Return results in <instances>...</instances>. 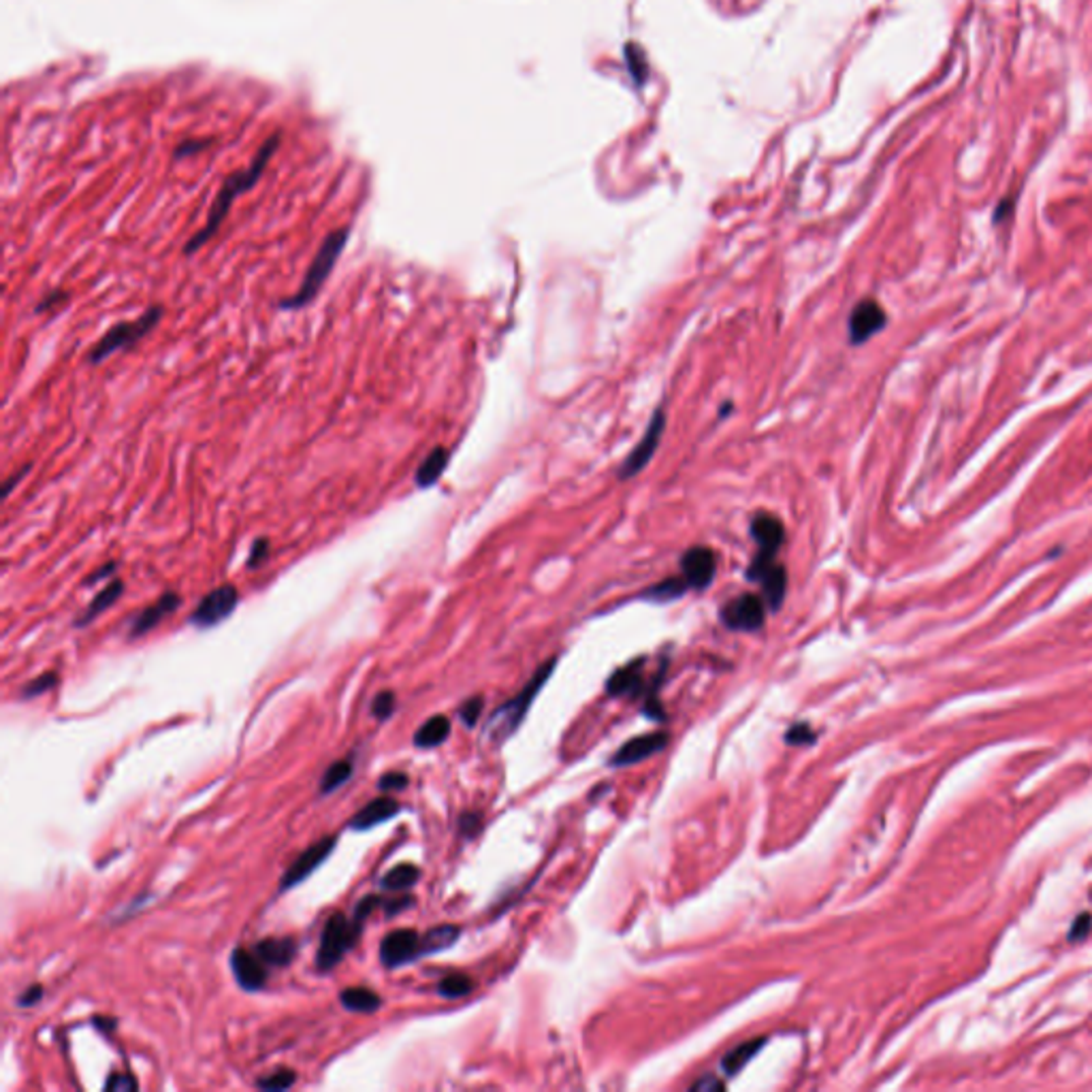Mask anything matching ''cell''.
Returning <instances> with one entry per match:
<instances>
[{
  "label": "cell",
  "instance_id": "25",
  "mask_svg": "<svg viewBox=\"0 0 1092 1092\" xmlns=\"http://www.w3.org/2000/svg\"><path fill=\"white\" fill-rule=\"evenodd\" d=\"M420 879V870L415 865H397L380 879V888L389 892H402L415 888Z\"/></svg>",
  "mask_w": 1092,
  "mask_h": 1092
},
{
  "label": "cell",
  "instance_id": "35",
  "mask_svg": "<svg viewBox=\"0 0 1092 1092\" xmlns=\"http://www.w3.org/2000/svg\"><path fill=\"white\" fill-rule=\"evenodd\" d=\"M786 742H788V744H794V747H803V744H811V742H815V732H813L811 726L804 724V722L794 724V726L788 730Z\"/></svg>",
  "mask_w": 1092,
  "mask_h": 1092
},
{
  "label": "cell",
  "instance_id": "22",
  "mask_svg": "<svg viewBox=\"0 0 1092 1092\" xmlns=\"http://www.w3.org/2000/svg\"><path fill=\"white\" fill-rule=\"evenodd\" d=\"M252 952L259 956L267 967H289L297 954V943L292 939H263L256 943Z\"/></svg>",
  "mask_w": 1092,
  "mask_h": 1092
},
{
  "label": "cell",
  "instance_id": "2",
  "mask_svg": "<svg viewBox=\"0 0 1092 1092\" xmlns=\"http://www.w3.org/2000/svg\"><path fill=\"white\" fill-rule=\"evenodd\" d=\"M351 237V228L344 226V228H336L333 233H329L325 237V241L320 243V248L316 252V256L312 259L310 267H307V272L303 276V282L297 292H292L290 297H285L278 307L280 310H301V307L310 305L316 297L318 292L323 290L325 282L329 280V276L333 274V269H336V263L342 256L346 243H349Z\"/></svg>",
  "mask_w": 1092,
  "mask_h": 1092
},
{
  "label": "cell",
  "instance_id": "32",
  "mask_svg": "<svg viewBox=\"0 0 1092 1092\" xmlns=\"http://www.w3.org/2000/svg\"><path fill=\"white\" fill-rule=\"evenodd\" d=\"M294 1082H297V1073L290 1071V1069H278L272 1075H265L263 1080L256 1082V1086H259L261 1090H287Z\"/></svg>",
  "mask_w": 1092,
  "mask_h": 1092
},
{
  "label": "cell",
  "instance_id": "41",
  "mask_svg": "<svg viewBox=\"0 0 1092 1092\" xmlns=\"http://www.w3.org/2000/svg\"><path fill=\"white\" fill-rule=\"evenodd\" d=\"M41 998H43V986H41V984H32V986L26 988V991L20 995L18 1005H20V1007H34Z\"/></svg>",
  "mask_w": 1092,
  "mask_h": 1092
},
{
  "label": "cell",
  "instance_id": "40",
  "mask_svg": "<svg viewBox=\"0 0 1092 1092\" xmlns=\"http://www.w3.org/2000/svg\"><path fill=\"white\" fill-rule=\"evenodd\" d=\"M408 786V775L404 773H387L382 775L378 781V788L389 792V790H404Z\"/></svg>",
  "mask_w": 1092,
  "mask_h": 1092
},
{
  "label": "cell",
  "instance_id": "21",
  "mask_svg": "<svg viewBox=\"0 0 1092 1092\" xmlns=\"http://www.w3.org/2000/svg\"><path fill=\"white\" fill-rule=\"evenodd\" d=\"M448 461H451V453H448V448L444 446H435L429 451V455L420 461L417 472H415V484L418 489H431V486L442 479V474L448 468Z\"/></svg>",
  "mask_w": 1092,
  "mask_h": 1092
},
{
  "label": "cell",
  "instance_id": "16",
  "mask_svg": "<svg viewBox=\"0 0 1092 1092\" xmlns=\"http://www.w3.org/2000/svg\"><path fill=\"white\" fill-rule=\"evenodd\" d=\"M179 607H182V598H179L175 591H166V594H162L157 602L150 604L148 609H144L135 616V619L131 621V627H128V638L135 640V638L146 636L162 619H166V616L173 614Z\"/></svg>",
  "mask_w": 1092,
  "mask_h": 1092
},
{
  "label": "cell",
  "instance_id": "38",
  "mask_svg": "<svg viewBox=\"0 0 1092 1092\" xmlns=\"http://www.w3.org/2000/svg\"><path fill=\"white\" fill-rule=\"evenodd\" d=\"M139 1088L137 1080L133 1075H120V1073H113L109 1075V1080L105 1082V1090L109 1092H135Z\"/></svg>",
  "mask_w": 1092,
  "mask_h": 1092
},
{
  "label": "cell",
  "instance_id": "26",
  "mask_svg": "<svg viewBox=\"0 0 1092 1092\" xmlns=\"http://www.w3.org/2000/svg\"><path fill=\"white\" fill-rule=\"evenodd\" d=\"M459 934H461L459 927H453V924H444V927L431 929L429 932L422 934V956H431L435 952H442V949L455 945Z\"/></svg>",
  "mask_w": 1092,
  "mask_h": 1092
},
{
  "label": "cell",
  "instance_id": "14",
  "mask_svg": "<svg viewBox=\"0 0 1092 1092\" xmlns=\"http://www.w3.org/2000/svg\"><path fill=\"white\" fill-rule=\"evenodd\" d=\"M230 969L237 984L248 993H259L267 984V969L265 962L246 947H235L230 952Z\"/></svg>",
  "mask_w": 1092,
  "mask_h": 1092
},
{
  "label": "cell",
  "instance_id": "27",
  "mask_svg": "<svg viewBox=\"0 0 1092 1092\" xmlns=\"http://www.w3.org/2000/svg\"><path fill=\"white\" fill-rule=\"evenodd\" d=\"M689 591V585L683 576H671L666 578V581L658 583V585H651L645 594H642V600H651V602H673L683 598Z\"/></svg>",
  "mask_w": 1092,
  "mask_h": 1092
},
{
  "label": "cell",
  "instance_id": "20",
  "mask_svg": "<svg viewBox=\"0 0 1092 1092\" xmlns=\"http://www.w3.org/2000/svg\"><path fill=\"white\" fill-rule=\"evenodd\" d=\"M124 594V581L122 578H113L111 583H107L102 587L98 594L93 598V602L88 604L86 610L77 616L75 619V627H84L93 623L96 616H100L105 610H109L115 602L120 600V596Z\"/></svg>",
  "mask_w": 1092,
  "mask_h": 1092
},
{
  "label": "cell",
  "instance_id": "12",
  "mask_svg": "<svg viewBox=\"0 0 1092 1092\" xmlns=\"http://www.w3.org/2000/svg\"><path fill=\"white\" fill-rule=\"evenodd\" d=\"M888 325V314L875 299H863L860 301L847 320V333H850V342L860 346L868 342L872 336Z\"/></svg>",
  "mask_w": 1092,
  "mask_h": 1092
},
{
  "label": "cell",
  "instance_id": "11",
  "mask_svg": "<svg viewBox=\"0 0 1092 1092\" xmlns=\"http://www.w3.org/2000/svg\"><path fill=\"white\" fill-rule=\"evenodd\" d=\"M336 845H338L336 837H325V839H320L314 845L307 847V850L301 852V856L287 868L285 875H282L280 890L282 892L292 890L294 885H299L301 881H305L307 877H310L312 872L331 856V852L336 850Z\"/></svg>",
  "mask_w": 1092,
  "mask_h": 1092
},
{
  "label": "cell",
  "instance_id": "34",
  "mask_svg": "<svg viewBox=\"0 0 1092 1092\" xmlns=\"http://www.w3.org/2000/svg\"><path fill=\"white\" fill-rule=\"evenodd\" d=\"M269 552H272V543H269V538H256L250 546L246 565L250 570L261 568V565L269 559Z\"/></svg>",
  "mask_w": 1092,
  "mask_h": 1092
},
{
  "label": "cell",
  "instance_id": "6",
  "mask_svg": "<svg viewBox=\"0 0 1092 1092\" xmlns=\"http://www.w3.org/2000/svg\"><path fill=\"white\" fill-rule=\"evenodd\" d=\"M747 581L760 585L762 598L770 610H779L788 594V572L777 561V555L755 552L747 568Z\"/></svg>",
  "mask_w": 1092,
  "mask_h": 1092
},
{
  "label": "cell",
  "instance_id": "8",
  "mask_svg": "<svg viewBox=\"0 0 1092 1092\" xmlns=\"http://www.w3.org/2000/svg\"><path fill=\"white\" fill-rule=\"evenodd\" d=\"M766 602L757 594H742L735 600L724 604L719 610V619L735 632H755L764 625L766 619Z\"/></svg>",
  "mask_w": 1092,
  "mask_h": 1092
},
{
  "label": "cell",
  "instance_id": "7",
  "mask_svg": "<svg viewBox=\"0 0 1092 1092\" xmlns=\"http://www.w3.org/2000/svg\"><path fill=\"white\" fill-rule=\"evenodd\" d=\"M239 604V591L235 589V585H221L212 589L208 596L201 598V602L195 607V610L190 612L188 616V623L195 625L199 629H208V627H216L218 623H223L225 619H228L230 614L235 612Z\"/></svg>",
  "mask_w": 1092,
  "mask_h": 1092
},
{
  "label": "cell",
  "instance_id": "46",
  "mask_svg": "<svg viewBox=\"0 0 1092 1092\" xmlns=\"http://www.w3.org/2000/svg\"><path fill=\"white\" fill-rule=\"evenodd\" d=\"M691 1088L702 1090V1092H706V1090H724V1082H719L717 1077H713V1075H706V1077H702V1080H698L696 1084H693Z\"/></svg>",
  "mask_w": 1092,
  "mask_h": 1092
},
{
  "label": "cell",
  "instance_id": "5",
  "mask_svg": "<svg viewBox=\"0 0 1092 1092\" xmlns=\"http://www.w3.org/2000/svg\"><path fill=\"white\" fill-rule=\"evenodd\" d=\"M361 929L363 924H358L354 918L349 920L342 914H333L325 924L323 934H320L316 952L318 971H331L333 967H338L342 958L356 945Z\"/></svg>",
  "mask_w": 1092,
  "mask_h": 1092
},
{
  "label": "cell",
  "instance_id": "30",
  "mask_svg": "<svg viewBox=\"0 0 1092 1092\" xmlns=\"http://www.w3.org/2000/svg\"><path fill=\"white\" fill-rule=\"evenodd\" d=\"M474 982L468 978V975H461V973H453V975H446V978L438 984V993L444 998H461L472 993Z\"/></svg>",
  "mask_w": 1092,
  "mask_h": 1092
},
{
  "label": "cell",
  "instance_id": "39",
  "mask_svg": "<svg viewBox=\"0 0 1092 1092\" xmlns=\"http://www.w3.org/2000/svg\"><path fill=\"white\" fill-rule=\"evenodd\" d=\"M380 903H382V898L376 896V894H367V896H363L361 901L356 903V909H354V916H353V918H354L358 924H363V922L369 918L371 911H374Z\"/></svg>",
  "mask_w": 1092,
  "mask_h": 1092
},
{
  "label": "cell",
  "instance_id": "23",
  "mask_svg": "<svg viewBox=\"0 0 1092 1092\" xmlns=\"http://www.w3.org/2000/svg\"><path fill=\"white\" fill-rule=\"evenodd\" d=\"M448 735H451V719L446 715H433L417 730L415 744L418 749L440 747V744L448 739Z\"/></svg>",
  "mask_w": 1092,
  "mask_h": 1092
},
{
  "label": "cell",
  "instance_id": "18",
  "mask_svg": "<svg viewBox=\"0 0 1092 1092\" xmlns=\"http://www.w3.org/2000/svg\"><path fill=\"white\" fill-rule=\"evenodd\" d=\"M397 813H400V803L393 801V799H376V801L367 803L361 808V811L354 813V817L351 819V828L353 830H369V828L384 824V821H389Z\"/></svg>",
  "mask_w": 1092,
  "mask_h": 1092
},
{
  "label": "cell",
  "instance_id": "45",
  "mask_svg": "<svg viewBox=\"0 0 1092 1092\" xmlns=\"http://www.w3.org/2000/svg\"><path fill=\"white\" fill-rule=\"evenodd\" d=\"M413 903H415L413 896H404V898H397V901L387 903V905H384V909H387V916H395V914H400V911L413 907Z\"/></svg>",
  "mask_w": 1092,
  "mask_h": 1092
},
{
  "label": "cell",
  "instance_id": "17",
  "mask_svg": "<svg viewBox=\"0 0 1092 1092\" xmlns=\"http://www.w3.org/2000/svg\"><path fill=\"white\" fill-rule=\"evenodd\" d=\"M666 744H668V735H664V732H651V735L636 737L632 740H627L623 747L612 755L610 764L612 766L638 764L642 760H647V757L660 753Z\"/></svg>",
  "mask_w": 1092,
  "mask_h": 1092
},
{
  "label": "cell",
  "instance_id": "33",
  "mask_svg": "<svg viewBox=\"0 0 1092 1092\" xmlns=\"http://www.w3.org/2000/svg\"><path fill=\"white\" fill-rule=\"evenodd\" d=\"M395 704H397V700H395L393 691L384 689V691L376 693L374 702H371V717H376V719H380V722H384V719H389L393 715Z\"/></svg>",
  "mask_w": 1092,
  "mask_h": 1092
},
{
  "label": "cell",
  "instance_id": "28",
  "mask_svg": "<svg viewBox=\"0 0 1092 1092\" xmlns=\"http://www.w3.org/2000/svg\"><path fill=\"white\" fill-rule=\"evenodd\" d=\"M766 1044V1039H751L747 1044H740L739 1048H735L730 1052V1055L724 1059V1071L728 1075H737L744 1064H747L757 1052H760Z\"/></svg>",
  "mask_w": 1092,
  "mask_h": 1092
},
{
  "label": "cell",
  "instance_id": "9",
  "mask_svg": "<svg viewBox=\"0 0 1092 1092\" xmlns=\"http://www.w3.org/2000/svg\"><path fill=\"white\" fill-rule=\"evenodd\" d=\"M664 429H666V413H664V408H658L653 413V418L649 422L645 435H642L640 442L632 448V453H629L621 464L619 479H623V481L634 479L649 466V461L655 457V453H658V446L662 442Z\"/></svg>",
  "mask_w": 1092,
  "mask_h": 1092
},
{
  "label": "cell",
  "instance_id": "13",
  "mask_svg": "<svg viewBox=\"0 0 1092 1092\" xmlns=\"http://www.w3.org/2000/svg\"><path fill=\"white\" fill-rule=\"evenodd\" d=\"M680 576L685 578L689 589H706L717 574V555L709 546H691L680 557Z\"/></svg>",
  "mask_w": 1092,
  "mask_h": 1092
},
{
  "label": "cell",
  "instance_id": "24",
  "mask_svg": "<svg viewBox=\"0 0 1092 1092\" xmlns=\"http://www.w3.org/2000/svg\"><path fill=\"white\" fill-rule=\"evenodd\" d=\"M340 1003L349 1011L374 1013L380 1009L382 998L380 995L371 993L369 988H346V991L340 995Z\"/></svg>",
  "mask_w": 1092,
  "mask_h": 1092
},
{
  "label": "cell",
  "instance_id": "31",
  "mask_svg": "<svg viewBox=\"0 0 1092 1092\" xmlns=\"http://www.w3.org/2000/svg\"><path fill=\"white\" fill-rule=\"evenodd\" d=\"M56 683H58V673H43L41 676H36V678L31 680V683L24 685L22 698L31 700V698H36V696H43L45 691L54 689Z\"/></svg>",
  "mask_w": 1092,
  "mask_h": 1092
},
{
  "label": "cell",
  "instance_id": "42",
  "mask_svg": "<svg viewBox=\"0 0 1092 1092\" xmlns=\"http://www.w3.org/2000/svg\"><path fill=\"white\" fill-rule=\"evenodd\" d=\"M459 830H461V834H464V837L472 839L474 834H477V832L481 830V815H477V813H464V815H461V817H459Z\"/></svg>",
  "mask_w": 1092,
  "mask_h": 1092
},
{
  "label": "cell",
  "instance_id": "36",
  "mask_svg": "<svg viewBox=\"0 0 1092 1092\" xmlns=\"http://www.w3.org/2000/svg\"><path fill=\"white\" fill-rule=\"evenodd\" d=\"M69 297H71V294H69L67 290H62V289L51 290V292H47V294H45V297L41 299V303H38V305L34 307V312H36V314L54 312V310H56V307H60V305H67V303H69Z\"/></svg>",
  "mask_w": 1092,
  "mask_h": 1092
},
{
  "label": "cell",
  "instance_id": "43",
  "mask_svg": "<svg viewBox=\"0 0 1092 1092\" xmlns=\"http://www.w3.org/2000/svg\"><path fill=\"white\" fill-rule=\"evenodd\" d=\"M115 570H118V561H107L105 565H100V568H96L93 574H90L84 581V585L90 587V585H96L100 581H105V578L113 576Z\"/></svg>",
  "mask_w": 1092,
  "mask_h": 1092
},
{
  "label": "cell",
  "instance_id": "44",
  "mask_svg": "<svg viewBox=\"0 0 1092 1092\" xmlns=\"http://www.w3.org/2000/svg\"><path fill=\"white\" fill-rule=\"evenodd\" d=\"M31 470H32V464H26L24 468H20V472H13V474H11V477L3 482V493H5V497H9V495L13 493V489H16V486H18L26 477H29Z\"/></svg>",
  "mask_w": 1092,
  "mask_h": 1092
},
{
  "label": "cell",
  "instance_id": "10",
  "mask_svg": "<svg viewBox=\"0 0 1092 1092\" xmlns=\"http://www.w3.org/2000/svg\"><path fill=\"white\" fill-rule=\"evenodd\" d=\"M417 958H422V934L415 929H397L380 943V962L387 969L408 965Z\"/></svg>",
  "mask_w": 1092,
  "mask_h": 1092
},
{
  "label": "cell",
  "instance_id": "1",
  "mask_svg": "<svg viewBox=\"0 0 1092 1092\" xmlns=\"http://www.w3.org/2000/svg\"><path fill=\"white\" fill-rule=\"evenodd\" d=\"M278 146H280V135H276L274 139L267 141V144L261 148V152L256 154V159L252 161V164L248 166L246 171H237L235 175H230L226 179V182L221 188V192H218V197L212 205L210 214H208V223H205V226L201 230H197V233L192 235V239H188V243L184 246L186 256L197 254L201 248H205V243H208L218 233V228L223 226L225 218L230 210V205H233V201L239 195L248 192L256 182H259L263 169L267 166L269 159L274 157V152L278 150Z\"/></svg>",
  "mask_w": 1092,
  "mask_h": 1092
},
{
  "label": "cell",
  "instance_id": "37",
  "mask_svg": "<svg viewBox=\"0 0 1092 1092\" xmlns=\"http://www.w3.org/2000/svg\"><path fill=\"white\" fill-rule=\"evenodd\" d=\"M482 706H484V702H482V698H481V696H477V698H470V700H468V702H466V704H464V706H461V709H459V717H461V722H464V724H466L468 728H472V726H477V722H479V717H481V713H482Z\"/></svg>",
  "mask_w": 1092,
  "mask_h": 1092
},
{
  "label": "cell",
  "instance_id": "29",
  "mask_svg": "<svg viewBox=\"0 0 1092 1092\" xmlns=\"http://www.w3.org/2000/svg\"><path fill=\"white\" fill-rule=\"evenodd\" d=\"M353 777V762L351 760H338L333 762L327 773L320 779V794H331L342 788L346 781Z\"/></svg>",
  "mask_w": 1092,
  "mask_h": 1092
},
{
  "label": "cell",
  "instance_id": "19",
  "mask_svg": "<svg viewBox=\"0 0 1092 1092\" xmlns=\"http://www.w3.org/2000/svg\"><path fill=\"white\" fill-rule=\"evenodd\" d=\"M642 664L645 660H636L619 668L607 683V691L610 696H638L645 687V674H642Z\"/></svg>",
  "mask_w": 1092,
  "mask_h": 1092
},
{
  "label": "cell",
  "instance_id": "4",
  "mask_svg": "<svg viewBox=\"0 0 1092 1092\" xmlns=\"http://www.w3.org/2000/svg\"><path fill=\"white\" fill-rule=\"evenodd\" d=\"M555 664H557V660H548L541 668V671H538L532 676L530 683L517 693L515 698L493 711V715L489 717V722H486V728H484L486 737H489L491 740H506L512 735V732H515L521 726L523 717L528 715L534 698L538 696V691L543 689V685L546 683L548 676L552 674V671H555Z\"/></svg>",
  "mask_w": 1092,
  "mask_h": 1092
},
{
  "label": "cell",
  "instance_id": "3",
  "mask_svg": "<svg viewBox=\"0 0 1092 1092\" xmlns=\"http://www.w3.org/2000/svg\"><path fill=\"white\" fill-rule=\"evenodd\" d=\"M162 316H164L162 305H150L146 307V312L137 316L135 320H122V323L113 325L111 329L102 333V338L93 346V349H90L86 361L90 365H98L102 361H107V358L113 354L131 351L133 346H137L148 336V333H152L159 327Z\"/></svg>",
  "mask_w": 1092,
  "mask_h": 1092
},
{
  "label": "cell",
  "instance_id": "15",
  "mask_svg": "<svg viewBox=\"0 0 1092 1092\" xmlns=\"http://www.w3.org/2000/svg\"><path fill=\"white\" fill-rule=\"evenodd\" d=\"M749 532L757 545V552H762V555H779L783 543H786V528H783L781 519L766 510L755 512Z\"/></svg>",
  "mask_w": 1092,
  "mask_h": 1092
}]
</instances>
